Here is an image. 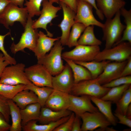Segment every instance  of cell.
Wrapping results in <instances>:
<instances>
[{"mask_svg":"<svg viewBox=\"0 0 131 131\" xmlns=\"http://www.w3.org/2000/svg\"><path fill=\"white\" fill-rule=\"evenodd\" d=\"M115 116L119 120L117 123H120L125 125L130 128H131V119L126 115H124L118 113H115L114 114Z\"/></svg>","mask_w":131,"mask_h":131,"instance_id":"ab89813d","label":"cell"},{"mask_svg":"<svg viewBox=\"0 0 131 131\" xmlns=\"http://www.w3.org/2000/svg\"><path fill=\"white\" fill-rule=\"evenodd\" d=\"M62 46L60 39L57 41L49 53L38 60L37 63L43 65L53 76L60 73L65 66L62 57Z\"/></svg>","mask_w":131,"mask_h":131,"instance_id":"7a4b0ae2","label":"cell"},{"mask_svg":"<svg viewBox=\"0 0 131 131\" xmlns=\"http://www.w3.org/2000/svg\"><path fill=\"white\" fill-rule=\"evenodd\" d=\"M43 0H26L24 4L27 11L28 16L31 18L35 16L40 15V8Z\"/></svg>","mask_w":131,"mask_h":131,"instance_id":"e575fe53","label":"cell"},{"mask_svg":"<svg viewBox=\"0 0 131 131\" xmlns=\"http://www.w3.org/2000/svg\"><path fill=\"white\" fill-rule=\"evenodd\" d=\"M71 68L72 72L74 83L82 81L92 79L89 71L85 67L69 59L62 58Z\"/></svg>","mask_w":131,"mask_h":131,"instance_id":"603a6c76","label":"cell"},{"mask_svg":"<svg viewBox=\"0 0 131 131\" xmlns=\"http://www.w3.org/2000/svg\"><path fill=\"white\" fill-rule=\"evenodd\" d=\"M126 84H131L130 75L120 77L102 85L106 88H111Z\"/></svg>","mask_w":131,"mask_h":131,"instance_id":"d590c367","label":"cell"},{"mask_svg":"<svg viewBox=\"0 0 131 131\" xmlns=\"http://www.w3.org/2000/svg\"><path fill=\"white\" fill-rule=\"evenodd\" d=\"M25 73L28 79L35 85L52 88V76L42 65L37 63L25 68Z\"/></svg>","mask_w":131,"mask_h":131,"instance_id":"9c48e42d","label":"cell"},{"mask_svg":"<svg viewBox=\"0 0 131 131\" xmlns=\"http://www.w3.org/2000/svg\"><path fill=\"white\" fill-rule=\"evenodd\" d=\"M48 0L50 2L53 4L54 3H59L61 0Z\"/></svg>","mask_w":131,"mask_h":131,"instance_id":"816d5d0a","label":"cell"},{"mask_svg":"<svg viewBox=\"0 0 131 131\" xmlns=\"http://www.w3.org/2000/svg\"><path fill=\"white\" fill-rule=\"evenodd\" d=\"M41 107L37 102L29 105L23 109H20L22 126L30 121L38 120Z\"/></svg>","mask_w":131,"mask_h":131,"instance_id":"d4e9b609","label":"cell"},{"mask_svg":"<svg viewBox=\"0 0 131 131\" xmlns=\"http://www.w3.org/2000/svg\"><path fill=\"white\" fill-rule=\"evenodd\" d=\"M70 104L68 109L80 116L84 113H93L99 111L97 107L92 104L89 96H80L69 94Z\"/></svg>","mask_w":131,"mask_h":131,"instance_id":"5bb4252c","label":"cell"},{"mask_svg":"<svg viewBox=\"0 0 131 131\" xmlns=\"http://www.w3.org/2000/svg\"><path fill=\"white\" fill-rule=\"evenodd\" d=\"M60 38V37L55 38L49 37L42 32L39 31L36 47L32 51L37 60L43 57L50 51L55 42Z\"/></svg>","mask_w":131,"mask_h":131,"instance_id":"ac0fdd59","label":"cell"},{"mask_svg":"<svg viewBox=\"0 0 131 131\" xmlns=\"http://www.w3.org/2000/svg\"><path fill=\"white\" fill-rule=\"evenodd\" d=\"M12 124L10 131H21L22 130V118L20 109L12 99H8Z\"/></svg>","mask_w":131,"mask_h":131,"instance_id":"484cf974","label":"cell"},{"mask_svg":"<svg viewBox=\"0 0 131 131\" xmlns=\"http://www.w3.org/2000/svg\"><path fill=\"white\" fill-rule=\"evenodd\" d=\"M77 10L75 23L83 24L86 27L90 25L103 27L104 24L97 20L93 12V7L88 3L82 0H76Z\"/></svg>","mask_w":131,"mask_h":131,"instance_id":"8fae6325","label":"cell"},{"mask_svg":"<svg viewBox=\"0 0 131 131\" xmlns=\"http://www.w3.org/2000/svg\"><path fill=\"white\" fill-rule=\"evenodd\" d=\"M9 3L7 0H0V13Z\"/></svg>","mask_w":131,"mask_h":131,"instance_id":"c3c4849f","label":"cell"},{"mask_svg":"<svg viewBox=\"0 0 131 131\" xmlns=\"http://www.w3.org/2000/svg\"><path fill=\"white\" fill-rule=\"evenodd\" d=\"M11 125L6 120L4 116L0 112V131L9 130Z\"/></svg>","mask_w":131,"mask_h":131,"instance_id":"60d3db41","label":"cell"},{"mask_svg":"<svg viewBox=\"0 0 131 131\" xmlns=\"http://www.w3.org/2000/svg\"><path fill=\"white\" fill-rule=\"evenodd\" d=\"M75 116V115L74 113H72L68 119L55 128L53 131H71Z\"/></svg>","mask_w":131,"mask_h":131,"instance_id":"f35d334b","label":"cell"},{"mask_svg":"<svg viewBox=\"0 0 131 131\" xmlns=\"http://www.w3.org/2000/svg\"><path fill=\"white\" fill-rule=\"evenodd\" d=\"M0 112L2 114L7 121L9 123L10 113L8 99L0 95Z\"/></svg>","mask_w":131,"mask_h":131,"instance_id":"8d00e7d4","label":"cell"},{"mask_svg":"<svg viewBox=\"0 0 131 131\" xmlns=\"http://www.w3.org/2000/svg\"><path fill=\"white\" fill-rule=\"evenodd\" d=\"M127 60L108 63L102 73L96 78L98 82L102 85L120 77Z\"/></svg>","mask_w":131,"mask_h":131,"instance_id":"2e32d148","label":"cell"},{"mask_svg":"<svg viewBox=\"0 0 131 131\" xmlns=\"http://www.w3.org/2000/svg\"><path fill=\"white\" fill-rule=\"evenodd\" d=\"M70 115L64 117L59 120L48 123L39 125L37 124V120L30 121L22 126L24 131H52L60 125L66 121Z\"/></svg>","mask_w":131,"mask_h":131,"instance_id":"44dd1931","label":"cell"},{"mask_svg":"<svg viewBox=\"0 0 131 131\" xmlns=\"http://www.w3.org/2000/svg\"><path fill=\"white\" fill-rule=\"evenodd\" d=\"M9 65L7 62L2 53H0V78L4 69Z\"/></svg>","mask_w":131,"mask_h":131,"instance_id":"f6af8a7d","label":"cell"},{"mask_svg":"<svg viewBox=\"0 0 131 131\" xmlns=\"http://www.w3.org/2000/svg\"><path fill=\"white\" fill-rule=\"evenodd\" d=\"M89 96L91 101L96 106L99 111L104 115L111 125L116 126L118 121L117 118L112 112V102L95 97Z\"/></svg>","mask_w":131,"mask_h":131,"instance_id":"7402d4cb","label":"cell"},{"mask_svg":"<svg viewBox=\"0 0 131 131\" xmlns=\"http://www.w3.org/2000/svg\"><path fill=\"white\" fill-rule=\"evenodd\" d=\"M74 48L62 53V58L74 62H86L94 60L100 51L99 46L78 45Z\"/></svg>","mask_w":131,"mask_h":131,"instance_id":"ba28073f","label":"cell"},{"mask_svg":"<svg viewBox=\"0 0 131 131\" xmlns=\"http://www.w3.org/2000/svg\"><path fill=\"white\" fill-rule=\"evenodd\" d=\"M20 109L30 104L38 102L37 95L33 91L24 90L17 93L12 99Z\"/></svg>","mask_w":131,"mask_h":131,"instance_id":"cb8c5ba5","label":"cell"},{"mask_svg":"<svg viewBox=\"0 0 131 131\" xmlns=\"http://www.w3.org/2000/svg\"><path fill=\"white\" fill-rule=\"evenodd\" d=\"M72 113L68 109L60 111H54L45 106L41 107L38 121L42 124L57 121L70 115Z\"/></svg>","mask_w":131,"mask_h":131,"instance_id":"ffe728a7","label":"cell"},{"mask_svg":"<svg viewBox=\"0 0 131 131\" xmlns=\"http://www.w3.org/2000/svg\"><path fill=\"white\" fill-rule=\"evenodd\" d=\"M85 1L91 4L94 8L96 10V13L99 18L103 20L104 19V16L97 8L95 0H82Z\"/></svg>","mask_w":131,"mask_h":131,"instance_id":"ee69618b","label":"cell"},{"mask_svg":"<svg viewBox=\"0 0 131 131\" xmlns=\"http://www.w3.org/2000/svg\"><path fill=\"white\" fill-rule=\"evenodd\" d=\"M96 130H97V131H117V130H115V129H113V128L112 127L110 128L108 127L103 128H98L97 129H96Z\"/></svg>","mask_w":131,"mask_h":131,"instance_id":"f907efd6","label":"cell"},{"mask_svg":"<svg viewBox=\"0 0 131 131\" xmlns=\"http://www.w3.org/2000/svg\"><path fill=\"white\" fill-rule=\"evenodd\" d=\"M25 85H12L0 82V95L8 99H12L18 92L25 89Z\"/></svg>","mask_w":131,"mask_h":131,"instance_id":"1f68e13d","label":"cell"},{"mask_svg":"<svg viewBox=\"0 0 131 131\" xmlns=\"http://www.w3.org/2000/svg\"><path fill=\"white\" fill-rule=\"evenodd\" d=\"M126 115L129 118L131 119V104L128 106L126 111Z\"/></svg>","mask_w":131,"mask_h":131,"instance_id":"681fc988","label":"cell"},{"mask_svg":"<svg viewBox=\"0 0 131 131\" xmlns=\"http://www.w3.org/2000/svg\"><path fill=\"white\" fill-rule=\"evenodd\" d=\"M131 85V84H126L111 88L101 98L104 100L111 101L112 103L115 104Z\"/></svg>","mask_w":131,"mask_h":131,"instance_id":"4dcf8cb0","label":"cell"},{"mask_svg":"<svg viewBox=\"0 0 131 131\" xmlns=\"http://www.w3.org/2000/svg\"><path fill=\"white\" fill-rule=\"evenodd\" d=\"M60 2L64 3L76 13V0H61Z\"/></svg>","mask_w":131,"mask_h":131,"instance_id":"bcb514c9","label":"cell"},{"mask_svg":"<svg viewBox=\"0 0 131 131\" xmlns=\"http://www.w3.org/2000/svg\"><path fill=\"white\" fill-rule=\"evenodd\" d=\"M110 61L108 60L101 61L93 60L86 62H74L86 68L90 73L92 79H95L102 73L106 65Z\"/></svg>","mask_w":131,"mask_h":131,"instance_id":"f1b7e54d","label":"cell"},{"mask_svg":"<svg viewBox=\"0 0 131 131\" xmlns=\"http://www.w3.org/2000/svg\"><path fill=\"white\" fill-rule=\"evenodd\" d=\"M120 12L121 15L124 18L125 27L121 38L115 46L124 41L131 43V9L127 10L123 7L120 9Z\"/></svg>","mask_w":131,"mask_h":131,"instance_id":"f546056e","label":"cell"},{"mask_svg":"<svg viewBox=\"0 0 131 131\" xmlns=\"http://www.w3.org/2000/svg\"><path fill=\"white\" fill-rule=\"evenodd\" d=\"M96 0L97 8L106 19L112 18L126 4L124 0Z\"/></svg>","mask_w":131,"mask_h":131,"instance_id":"d6986e66","label":"cell"},{"mask_svg":"<svg viewBox=\"0 0 131 131\" xmlns=\"http://www.w3.org/2000/svg\"><path fill=\"white\" fill-rule=\"evenodd\" d=\"M59 3L63 12V19L58 25L62 31L60 41L63 46L66 45L71 28L75 23L76 13L63 2Z\"/></svg>","mask_w":131,"mask_h":131,"instance_id":"9a60e30c","label":"cell"},{"mask_svg":"<svg viewBox=\"0 0 131 131\" xmlns=\"http://www.w3.org/2000/svg\"><path fill=\"white\" fill-rule=\"evenodd\" d=\"M34 21L29 16L22 34L19 42L15 44L13 42L10 47L12 53L15 54L18 52L24 51L27 48L33 51L35 48L38 37L39 32L37 29L33 27Z\"/></svg>","mask_w":131,"mask_h":131,"instance_id":"3957f363","label":"cell"},{"mask_svg":"<svg viewBox=\"0 0 131 131\" xmlns=\"http://www.w3.org/2000/svg\"><path fill=\"white\" fill-rule=\"evenodd\" d=\"M25 65L20 63L7 66L0 78V82L12 85H27L31 82L27 78L25 73Z\"/></svg>","mask_w":131,"mask_h":131,"instance_id":"52a82bcc","label":"cell"},{"mask_svg":"<svg viewBox=\"0 0 131 131\" xmlns=\"http://www.w3.org/2000/svg\"><path fill=\"white\" fill-rule=\"evenodd\" d=\"M28 16L25 7L21 8L9 3L0 13V23L8 29L17 21L24 28Z\"/></svg>","mask_w":131,"mask_h":131,"instance_id":"8992f818","label":"cell"},{"mask_svg":"<svg viewBox=\"0 0 131 131\" xmlns=\"http://www.w3.org/2000/svg\"><path fill=\"white\" fill-rule=\"evenodd\" d=\"M110 88L103 86L95 78L74 83L70 94L77 96L87 95L101 98Z\"/></svg>","mask_w":131,"mask_h":131,"instance_id":"277c9868","label":"cell"},{"mask_svg":"<svg viewBox=\"0 0 131 131\" xmlns=\"http://www.w3.org/2000/svg\"><path fill=\"white\" fill-rule=\"evenodd\" d=\"M48 0H43L42 5V9L40 16L34 22L33 27L34 29L41 28L45 29L47 35L52 38L53 34L49 31L47 28V25L51 22L52 20L57 17V12L61 9V7L55 6Z\"/></svg>","mask_w":131,"mask_h":131,"instance_id":"30bf717a","label":"cell"},{"mask_svg":"<svg viewBox=\"0 0 131 131\" xmlns=\"http://www.w3.org/2000/svg\"><path fill=\"white\" fill-rule=\"evenodd\" d=\"M131 43L128 42L124 41L111 48L104 49L100 51L94 60L121 62L128 60L131 57Z\"/></svg>","mask_w":131,"mask_h":131,"instance_id":"5b68a950","label":"cell"},{"mask_svg":"<svg viewBox=\"0 0 131 131\" xmlns=\"http://www.w3.org/2000/svg\"><path fill=\"white\" fill-rule=\"evenodd\" d=\"M81 118L80 116L75 115L72 126L71 131H81Z\"/></svg>","mask_w":131,"mask_h":131,"instance_id":"7bdbcfd3","label":"cell"},{"mask_svg":"<svg viewBox=\"0 0 131 131\" xmlns=\"http://www.w3.org/2000/svg\"><path fill=\"white\" fill-rule=\"evenodd\" d=\"M131 102V85L123 93L121 98L115 103V113L126 115L127 109Z\"/></svg>","mask_w":131,"mask_h":131,"instance_id":"836d02e7","label":"cell"},{"mask_svg":"<svg viewBox=\"0 0 131 131\" xmlns=\"http://www.w3.org/2000/svg\"><path fill=\"white\" fill-rule=\"evenodd\" d=\"M69 94L53 89L44 106L57 111L68 109L70 104Z\"/></svg>","mask_w":131,"mask_h":131,"instance_id":"e0dca14e","label":"cell"},{"mask_svg":"<svg viewBox=\"0 0 131 131\" xmlns=\"http://www.w3.org/2000/svg\"><path fill=\"white\" fill-rule=\"evenodd\" d=\"M80 116L82 122L81 126L82 131H93L98 128H105L111 125L99 111L93 113L86 112Z\"/></svg>","mask_w":131,"mask_h":131,"instance_id":"7c38bea8","label":"cell"},{"mask_svg":"<svg viewBox=\"0 0 131 131\" xmlns=\"http://www.w3.org/2000/svg\"><path fill=\"white\" fill-rule=\"evenodd\" d=\"M94 28V25L86 28L78 41V45L99 46L101 44L102 42L95 36Z\"/></svg>","mask_w":131,"mask_h":131,"instance_id":"83f0119b","label":"cell"},{"mask_svg":"<svg viewBox=\"0 0 131 131\" xmlns=\"http://www.w3.org/2000/svg\"><path fill=\"white\" fill-rule=\"evenodd\" d=\"M52 83L53 89L70 94L74 82L72 72L67 64L60 73L52 76Z\"/></svg>","mask_w":131,"mask_h":131,"instance_id":"4fadbf2b","label":"cell"},{"mask_svg":"<svg viewBox=\"0 0 131 131\" xmlns=\"http://www.w3.org/2000/svg\"><path fill=\"white\" fill-rule=\"evenodd\" d=\"M24 90H27L33 92L38 97V102L42 107L44 106L47 99L53 89L48 87L38 86L31 82L25 85Z\"/></svg>","mask_w":131,"mask_h":131,"instance_id":"4316f807","label":"cell"},{"mask_svg":"<svg viewBox=\"0 0 131 131\" xmlns=\"http://www.w3.org/2000/svg\"><path fill=\"white\" fill-rule=\"evenodd\" d=\"M10 34V32H8L6 34L2 35H0V50L3 54L6 61L9 65H14L16 63L15 59L11 56L7 52L4 46V41L5 37Z\"/></svg>","mask_w":131,"mask_h":131,"instance_id":"74e56055","label":"cell"},{"mask_svg":"<svg viewBox=\"0 0 131 131\" xmlns=\"http://www.w3.org/2000/svg\"><path fill=\"white\" fill-rule=\"evenodd\" d=\"M86 27L82 23H75L72 26L66 45L70 48L78 45V39Z\"/></svg>","mask_w":131,"mask_h":131,"instance_id":"d6a6232c","label":"cell"},{"mask_svg":"<svg viewBox=\"0 0 131 131\" xmlns=\"http://www.w3.org/2000/svg\"><path fill=\"white\" fill-rule=\"evenodd\" d=\"M120 10L112 18H107L102 28L103 33L102 39L106 42L105 49H109L115 45L122 37L125 26L122 23Z\"/></svg>","mask_w":131,"mask_h":131,"instance_id":"6da1fadb","label":"cell"},{"mask_svg":"<svg viewBox=\"0 0 131 131\" xmlns=\"http://www.w3.org/2000/svg\"><path fill=\"white\" fill-rule=\"evenodd\" d=\"M131 57L128 59L127 62L124 67L120 77L131 75Z\"/></svg>","mask_w":131,"mask_h":131,"instance_id":"b9f144b4","label":"cell"},{"mask_svg":"<svg viewBox=\"0 0 131 131\" xmlns=\"http://www.w3.org/2000/svg\"><path fill=\"white\" fill-rule=\"evenodd\" d=\"M10 3L17 6L21 8L23 7L25 0H7Z\"/></svg>","mask_w":131,"mask_h":131,"instance_id":"7dc6e473","label":"cell"}]
</instances>
